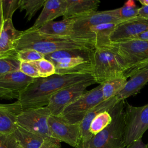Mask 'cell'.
<instances>
[{
	"label": "cell",
	"mask_w": 148,
	"mask_h": 148,
	"mask_svg": "<svg viewBox=\"0 0 148 148\" xmlns=\"http://www.w3.org/2000/svg\"><path fill=\"white\" fill-rule=\"evenodd\" d=\"M95 47V41L83 36H54L29 29L21 31L14 45L16 51L33 49L45 56L61 50H91Z\"/></svg>",
	"instance_id": "obj_1"
},
{
	"label": "cell",
	"mask_w": 148,
	"mask_h": 148,
	"mask_svg": "<svg viewBox=\"0 0 148 148\" xmlns=\"http://www.w3.org/2000/svg\"><path fill=\"white\" fill-rule=\"evenodd\" d=\"M94 79L90 73L54 74L34 79L20 97L22 110L46 106L51 97L60 90L74 84Z\"/></svg>",
	"instance_id": "obj_2"
},
{
	"label": "cell",
	"mask_w": 148,
	"mask_h": 148,
	"mask_svg": "<svg viewBox=\"0 0 148 148\" xmlns=\"http://www.w3.org/2000/svg\"><path fill=\"white\" fill-rule=\"evenodd\" d=\"M125 100L119 101L109 112L112 121L105 129L82 145V148H124Z\"/></svg>",
	"instance_id": "obj_3"
},
{
	"label": "cell",
	"mask_w": 148,
	"mask_h": 148,
	"mask_svg": "<svg viewBox=\"0 0 148 148\" xmlns=\"http://www.w3.org/2000/svg\"><path fill=\"white\" fill-rule=\"evenodd\" d=\"M90 60L92 76L95 83L99 84L124 72L118 57L107 46L96 47L91 50Z\"/></svg>",
	"instance_id": "obj_4"
},
{
	"label": "cell",
	"mask_w": 148,
	"mask_h": 148,
	"mask_svg": "<svg viewBox=\"0 0 148 148\" xmlns=\"http://www.w3.org/2000/svg\"><path fill=\"white\" fill-rule=\"evenodd\" d=\"M90 51L79 49L61 50L45 55V58L54 65L56 74H91Z\"/></svg>",
	"instance_id": "obj_5"
},
{
	"label": "cell",
	"mask_w": 148,
	"mask_h": 148,
	"mask_svg": "<svg viewBox=\"0 0 148 148\" xmlns=\"http://www.w3.org/2000/svg\"><path fill=\"white\" fill-rule=\"evenodd\" d=\"M105 46L110 48L116 54L124 68V72L148 58V41L146 40L130 39L111 41Z\"/></svg>",
	"instance_id": "obj_6"
},
{
	"label": "cell",
	"mask_w": 148,
	"mask_h": 148,
	"mask_svg": "<svg viewBox=\"0 0 148 148\" xmlns=\"http://www.w3.org/2000/svg\"><path fill=\"white\" fill-rule=\"evenodd\" d=\"M124 118V146L126 147L141 139L148 129V103L142 106H134L125 101Z\"/></svg>",
	"instance_id": "obj_7"
},
{
	"label": "cell",
	"mask_w": 148,
	"mask_h": 148,
	"mask_svg": "<svg viewBox=\"0 0 148 148\" xmlns=\"http://www.w3.org/2000/svg\"><path fill=\"white\" fill-rule=\"evenodd\" d=\"M103 101L102 85L99 84L65 108L60 116L70 123H80L88 112Z\"/></svg>",
	"instance_id": "obj_8"
},
{
	"label": "cell",
	"mask_w": 148,
	"mask_h": 148,
	"mask_svg": "<svg viewBox=\"0 0 148 148\" xmlns=\"http://www.w3.org/2000/svg\"><path fill=\"white\" fill-rule=\"evenodd\" d=\"M51 113L47 106L23 110L16 117L17 124L23 128L44 138L51 137L48 119Z\"/></svg>",
	"instance_id": "obj_9"
},
{
	"label": "cell",
	"mask_w": 148,
	"mask_h": 148,
	"mask_svg": "<svg viewBox=\"0 0 148 148\" xmlns=\"http://www.w3.org/2000/svg\"><path fill=\"white\" fill-rule=\"evenodd\" d=\"M95 83L94 79H91L65 87L58 91L51 97L46 106L51 114L60 116L65 108L84 94L88 86Z\"/></svg>",
	"instance_id": "obj_10"
},
{
	"label": "cell",
	"mask_w": 148,
	"mask_h": 148,
	"mask_svg": "<svg viewBox=\"0 0 148 148\" xmlns=\"http://www.w3.org/2000/svg\"><path fill=\"white\" fill-rule=\"evenodd\" d=\"M51 137L75 148H81L80 123H70L60 116L51 115L48 119Z\"/></svg>",
	"instance_id": "obj_11"
},
{
	"label": "cell",
	"mask_w": 148,
	"mask_h": 148,
	"mask_svg": "<svg viewBox=\"0 0 148 148\" xmlns=\"http://www.w3.org/2000/svg\"><path fill=\"white\" fill-rule=\"evenodd\" d=\"M30 77L20 71L9 73L0 76V98L19 99L20 95L33 82Z\"/></svg>",
	"instance_id": "obj_12"
},
{
	"label": "cell",
	"mask_w": 148,
	"mask_h": 148,
	"mask_svg": "<svg viewBox=\"0 0 148 148\" xmlns=\"http://www.w3.org/2000/svg\"><path fill=\"white\" fill-rule=\"evenodd\" d=\"M121 22L117 17L114 9L95 11L87 15L75 18L73 30L75 35L88 38L95 42V37L88 34L89 29L91 27L105 23H120Z\"/></svg>",
	"instance_id": "obj_13"
},
{
	"label": "cell",
	"mask_w": 148,
	"mask_h": 148,
	"mask_svg": "<svg viewBox=\"0 0 148 148\" xmlns=\"http://www.w3.org/2000/svg\"><path fill=\"white\" fill-rule=\"evenodd\" d=\"M148 31V17L137 16L118 23L110 36L112 42L131 39Z\"/></svg>",
	"instance_id": "obj_14"
},
{
	"label": "cell",
	"mask_w": 148,
	"mask_h": 148,
	"mask_svg": "<svg viewBox=\"0 0 148 148\" xmlns=\"http://www.w3.org/2000/svg\"><path fill=\"white\" fill-rule=\"evenodd\" d=\"M66 7V0H46L42 10L30 30H36L55 18L64 16Z\"/></svg>",
	"instance_id": "obj_15"
},
{
	"label": "cell",
	"mask_w": 148,
	"mask_h": 148,
	"mask_svg": "<svg viewBox=\"0 0 148 148\" xmlns=\"http://www.w3.org/2000/svg\"><path fill=\"white\" fill-rule=\"evenodd\" d=\"M22 110L18 101L0 107V134H11L14 132L18 126L16 117Z\"/></svg>",
	"instance_id": "obj_16"
},
{
	"label": "cell",
	"mask_w": 148,
	"mask_h": 148,
	"mask_svg": "<svg viewBox=\"0 0 148 148\" xmlns=\"http://www.w3.org/2000/svg\"><path fill=\"white\" fill-rule=\"evenodd\" d=\"M118 101H119L117 99L116 97L108 100L103 101L101 103L97 105L87 112V113L85 115L83 120L80 123L82 146L83 144L88 141L93 136V135L90 132L89 129L91 123L94 118L98 113L102 112L106 110L109 111Z\"/></svg>",
	"instance_id": "obj_17"
},
{
	"label": "cell",
	"mask_w": 148,
	"mask_h": 148,
	"mask_svg": "<svg viewBox=\"0 0 148 148\" xmlns=\"http://www.w3.org/2000/svg\"><path fill=\"white\" fill-rule=\"evenodd\" d=\"M66 7L63 19L77 18L97 11L98 0H66Z\"/></svg>",
	"instance_id": "obj_18"
},
{
	"label": "cell",
	"mask_w": 148,
	"mask_h": 148,
	"mask_svg": "<svg viewBox=\"0 0 148 148\" xmlns=\"http://www.w3.org/2000/svg\"><path fill=\"white\" fill-rule=\"evenodd\" d=\"M148 83V67L132 75L127 81L124 88L116 97L118 101L135 95Z\"/></svg>",
	"instance_id": "obj_19"
},
{
	"label": "cell",
	"mask_w": 148,
	"mask_h": 148,
	"mask_svg": "<svg viewBox=\"0 0 148 148\" xmlns=\"http://www.w3.org/2000/svg\"><path fill=\"white\" fill-rule=\"evenodd\" d=\"M75 18H65L58 21H50L36 29L40 33L60 36L76 35L73 30Z\"/></svg>",
	"instance_id": "obj_20"
},
{
	"label": "cell",
	"mask_w": 148,
	"mask_h": 148,
	"mask_svg": "<svg viewBox=\"0 0 148 148\" xmlns=\"http://www.w3.org/2000/svg\"><path fill=\"white\" fill-rule=\"evenodd\" d=\"M21 31L17 30L12 19L5 20L0 31V56L14 51V43Z\"/></svg>",
	"instance_id": "obj_21"
},
{
	"label": "cell",
	"mask_w": 148,
	"mask_h": 148,
	"mask_svg": "<svg viewBox=\"0 0 148 148\" xmlns=\"http://www.w3.org/2000/svg\"><path fill=\"white\" fill-rule=\"evenodd\" d=\"M13 135L18 146L23 148H40L45 138L17 126Z\"/></svg>",
	"instance_id": "obj_22"
},
{
	"label": "cell",
	"mask_w": 148,
	"mask_h": 148,
	"mask_svg": "<svg viewBox=\"0 0 148 148\" xmlns=\"http://www.w3.org/2000/svg\"><path fill=\"white\" fill-rule=\"evenodd\" d=\"M127 82V77L123 73L102 83V91L104 101L116 97L124 88Z\"/></svg>",
	"instance_id": "obj_23"
},
{
	"label": "cell",
	"mask_w": 148,
	"mask_h": 148,
	"mask_svg": "<svg viewBox=\"0 0 148 148\" xmlns=\"http://www.w3.org/2000/svg\"><path fill=\"white\" fill-rule=\"evenodd\" d=\"M21 61L17 57V51L0 56V76L20 71Z\"/></svg>",
	"instance_id": "obj_24"
},
{
	"label": "cell",
	"mask_w": 148,
	"mask_h": 148,
	"mask_svg": "<svg viewBox=\"0 0 148 148\" xmlns=\"http://www.w3.org/2000/svg\"><path fill=\"white\" fill-rule=\"evenodd\" d=\"M139 8L133 0L126 1L124 5L119 8L114 9L117 17L121 21H125L138 16Z\"/></svg>",
	"instance_id": "obj_25"
},
{
	"label": "cell",
	"mask_w": 148,
	"mask_h": 148,
	"mask_svg": "<svg viewBox=\"0 0 148 148\" xmlns=\"http://www.w3.org/2000/svg\"><path fill=\"white\" fill-rule=\"evenodd\" d=\"M112 121V116L108 110L98 113L92 120L90 127V132L94 136L105 129Z\"/></svg>",
	"instance_id": "obj_26"
},
{
	"label": "cell",
	"mask_w": 148,
	"mask_h": 148,
	"mask_svg": "<svg viewBox=\"0 0 148 148\" xmlns=\"http://www.w3.org/2000/svg\"><path fill=\"white\" fill-rule=\"evenodd\" d=\"M46 0H20L19 9L20 11L25 10V17L30 21L37 12L43 6Z\"/></svg>",
	"instance_id": "obj_27"
},
{
	"label": "cell",
	"mask_w": 148,
	"mask_h": 148,
	"mask_svg": "<svg viewBox=\"0 0 148 148\" xmlns=\"http://www.w3.org/2000/svg\"><path fill=\"white\" fill-rule=\"evenodd\" d=\"M31 63L36 68L40 77H46L56 73L54 65L46 58Z\"/></svg>",
	"instance_id": "obj_28"
},
{
	"label": "cell",
	"mask_w": 148,
	"mask_h": 148,
	"mask_svg": "<svg viewBox=\"0 0 148 148\" xmlns=\"http://www.w3.org/2000/svg\"><path fill=\"white\" fill-rule=\"evenodd\" d=\"M17 57L21 62H32L45 58V55L33 49H24L17 51Z\"/></svg>",
	"instance_id": "obj_29"
},
{
	"label": "cell",
	"mask_w": 148,
	"mask_h": 148,
	"mask_svg": "<svg viewBox=\"0 0 148 148\" xmlns=\"http://www.w3.org/2000/svg\"><path fill=\"white\" fill-rule=\"evenodd\" d=\"M3 20L12 19L14 13L19 8L20 0H1Z\"/></svg>",
	"instance_id": "obj_30"
},
{
	"label": "cell",
	"mask_w": 148,
	"mask_h": 148,
	"mask_svg": "<svg viewBox=\"0 0 148 148\" xmlns=\"http://www.w3.org/2000/svg\"><path fill=\"white\" fill-rule=\"evenodd\" d=\"M20 71L24 75L34 79L40 77L36 68L31 62H21Z\"/></svg>",
	"instance_id": "obj_31"
},
{
	"label": "cell",
	"mask_w": 148,
	"mask_h": 148,
	"mask_svg": "<svg viewBox=\"0 0 148 148\" xmlns=\"http://www.w3.org/2000/svg\"><path fill=\"white\" fill-rule=\"evenodd\" d=\"M18 145L13 135L0 134V148H17Z\"/></svg>",
	"instance_id": "obj_32"
},
{
	"label": "cell",
	"mask_w": 148,
	"mask_h": 148,
	"mask_svg": "<svg viewBox=\"0 0 148 148\" xmlns=\"http://www.w3.org/2000/svg\"><path fill=\"white\" fill-rule=\"evenodd\" d=\"M147 67H148V58L135 65L130 69L125 71L124 73V74L127 78L131 77L132 75H134L137 72Z\"/></svg>",
	"instance_id": "obj_33"
},
{
	"label": "cell",
	"mask_w": 148,
	"mask_h": 148,
	"mask_svg": "<svg viewBox=\"0 0 148 148\" xmlns=\"http://www.w3.org/2000/svg\"><path fill=\"white\" fill-rule=\"evenodd\" d=\"M40 148H61V142L52 137L45 138Z\"/></svg>",
	"instance_id": "obj_34"
},
{
	"label": "cell",
	"mask_w": 148,
	"mask_h": 148,
	"mask_svg": "<svg viewBox=\"0 0 148 148\" xmlns=\"http://www.w3.org/2000/svg\"><path fill=\"white\" fill-rule=\"evenodd\" d=\"M124 148H147V144H145L142 140V138L137 140Z\"/></svg>",
	"instance_id": "obj_35"
},
{
	"label": "cell",
	"mask_w": 148,
	"mask_h": 148,
	"mask_svg": "<svg viewBox=\"0 0 148 148\" xmlns=\"http://www.w3.org/2000/svg\"><path fill=\"white\" fill-rule=\"evenodd\" d=\"M138 16L143 17H148V6H142L139 8Z\"/></svg>",
	"instance_id": "obj_36"
},
{
	"label": "cell",
	"mask_w": 148,
	"mask_h": 148,
	"mask_svg": "<svg viewBox=\"0 0 148 148\" xmlns=\"http://www.w3.org/2000/svg\"><path fill=\"white\" fill-rule=\"evenodd\" d=\"M131 39H139V40L148 41V31L138 35V36H135V38Z\"/></svg>",
	"instance_id": "obj_37"
},
{
	"label": "cell",
	"mask_w": 148,
	"mask_h": 148,
	"mask_svg": "<svg viewBox=\"0 0 148 148\" xmlns=\"http://www.w3.org/2000/svg\"><path fill=\"white\" fill-rule=\"evenodd\" d=\"M4 22L3 16V11H2V1L0 0V31L2 29Z\"/></svg>",
	"instance_id": "obj_38"
},
{
	"label": "cell",
	"mask_w": 148,
	"mask_h": 148,
	"mask_svg": "<svg viewBox=\"0 0 148 148\" xmlns=\"http://www.w3.org/2000/svg\"><path fill=\"white\" fill-rule=\"evenodd\" d=\"M139 2L142 6H148V0H139Z\"/></svg>",
	"instance_id": "obj_39"
},
{
	"label": "cell",
	"mask_w": 148,
	"mask_h": 148,
	"mask_svg": "<svg viewBox=\"0 0 148 148\" xmlns=\"http://www.w3.org/2000/svg\"><path fill=\"white\" fill-rule=\"evenodd\" d=\"M5 104H3V103H0V107H2V106H5Z\"/></svg>",
	"instance_id": "obj_40"
},
{
	"label": "cell",
	"mask_w": 148,
	"mask_h": 148,
	"mask_svg": "<svg viewBox=\"0 0 148 148\" xmlns=\"http://www.w3.org/2000/svg\"><path fill=\"white\" fill-rule=\"evenodd\" d=\"M17 148H23V147H20V146H18V147H17Z\"/></svg>",
	"instance_id": "obj_41"
},
{
	"label": "cell",
	"mask_w": 148,
	"mask_h": 148,
	"mask_svg": "<svg viewBox=\"0 0 148 148\" xmlns=\"http://www.w3.org/2000/svg\"><path fill=\"white\" fill-rule=\"evenodd\" d=\"M147 148H148V144H147Z\"/></svg>",
	"instance_id": "obj_42"
}]
</instances>
